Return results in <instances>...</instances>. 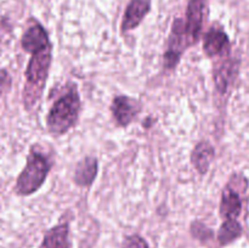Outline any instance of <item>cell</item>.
<instances>
[{
  "instance_id": "1",
  "label": "cell",
  "mask_w": 249,
  "mask_h": 248,
  "mask_svg": "<svg viewBox=\"0 0 249 248\" xmlns=\"http://www.w3.org/2000/svg\"><path fill=\"white\" fill-rule=\"evenodd\" d=\"M53 46L49 45L44 49L33 51L26 71V85L23 89L24 108L31 111L40 101L44 88L48 80L49 71L53 58Z\"/></svg>"
},
{
  "instance_id": "2",
  "label": "cell",
  "mask_w": 249,
  "mask_h": 248,
  "mask_svg": "<svg viewBox=\"0 0 249 248\" xmlns=\"http://www.w3.org/2000/svg\"><path fill=\"white\" fill-rule=\"evenodd\" d=\"M80 112V97L77 88L72 87L55 101L46 117V125L53 135H62L73 128Z\"/></svg>"
},
{
  "instance_id": "3",
  "label": "cell",
  "mask_w": 249,
  "mask_h": 248,
  "mask_svg": "<svg viewBox=\"0 0 249 248\" xmlns=\"http://www.w3.org/2000/svg\"><path fill=\"white\" fill-rule=\"evenodd\" d=\"M50 168L51 163L46 156L39 151H31L23 170L17 177L15 187L17 194L21 196H28L38 191L45 181Z\"/></svg>"
},
{
  "instance_id": "4",
  "label": "cell",
  "mask_w": 249,
  "mask_h": 248,
  "mask_svg": "<svg viewBox=\"0 0 249 248\" xmlns=\"http://www.w3.org/2000/svg\"><path fill=\"white\" fill-rule=\"evenodd\" d=\"M208 14V0H190L184 21L185 34L189 46L194 45L201 38L204 21Z\"/></svg>"
},
{
  "instance_id": "5",
  "label": "cell",
  "mask_w": 249,
  "mask_h": 248,
  "mask_svg": "<svg viewBox=\"0 0 249 248\" xmlns=\"http://www.w3.org/2000/svg\"><path fill=\"white\" fill-rule=\"evenodd\" d=\"M187 48H189V43H187L186 34H185L184 19L177 18L172 24L168 48L164 53L165 70H174Z\"/></svg>"
},
{
  "instance_id": "6",
  "label": "cell",
  "mask_w": 249,
  "mask_h": 248,
  "mask_svg": "<svg viewBox=\"0 0 249 248\" xmlns=\"http://www.w3.org/2000/svg\"><path fill=\"white\" fill-rule=\"evenodd\" d=\"M111 111L113 118L116 119L119 125L128 126L140 112V105L136 100L125 96V95H121V96H116L113 99Z\"/></svg>"
},
{
  "instance_id": "7",
  "label": "cell",
  "mask_w": 249,
  "mask_h": 248,
  "mask_svg": "<svg viewBox=\"0 0 249 248\" xmlns=\"http://www.w3.org/2000/svg\"><path fill=\"white\" fill-rule=\"evenodd\" d=\"M151 10V0H130L122 19V32L135 29Z\"/></svg>"
},
{
  "instance_id": "8",
  "label": "cell",
  "mask_w": 249,
  "mask_h": 248,
  "mask_svg": "<svg viewBox=\"0 0 249 248\" xmlns=\"http://www.w3.org/2000/svg\"><path fill=\"white\" fill-rule=\"evenodd\" d=\"M21 45L24 51L32 53L33 51L51 45V43L45 28L40 23H36L24 32L21 39Z\"/></svg>"
},
{
  "instance_id": "9",
  "label": "cell",
  "mask_w": 249,
  "mask_h": 248,
  "mask_svg": "<svg viewBox=\"0 0 249 248\" xmlns=\"http://www.w3.org/2000/svg\"><path fill=\"white\" fill-rule=\"evenodd\" d=\"M229 46H230L229 36L223 29L213 27L204 36L203 50L209 57L223 55L226 51H229Z\"/></svg>"
},
{
  "instance_id": "10",
  "label": "cell",
  "mask_w": 249,
  "mask_h": 248,
  "mask_svg": "<svg viewBox=\"0 0 249 248\" xmlns=\"http://www.w3.org/2000/svg\"><path fill=\"white\" fill-rule=\"evenodd\" d=\"M40 248H72L70 240V226L63 223L45 233Z\"/></svg>"
},
{
  "instance_id": "11",
  "label": "cell",
  "mask_w": 249,
  "mask_h": 248,
  "mask_svg": "<svg viewBox=\"0 0 249 248\" xmlns=\"http://www.w3.org/2000/svg\"><path fill=\"white\" fill-rule=\"evenodd\" d=\"M97 159L94 157H85L80 160L75 167L74 172V181L78 186L87 187L94 182L95 177L97 175Z\"/></svg>"
},
{
  "instance_id": "12",
  "label": "cell",
  "mask_w": 249,
  "mask_h": 248,
  "mask_svg": "<svg viewBox=\"0 0 249 248\" xmlns=\"http://www.w3.org/2000/svg\"><path fill=\"white\" fill-rule=\"evenodd\" d=\"M241 211H242V201L240 195L231 187H226L221 196L220 215L225 220L236 219L241 214Z\"/></svg>"
},
{
  "instance_id": "13",
  "label": "cell",
  "mask_w": 249,
  "mask_h": 248,
  "mask_svg": "<svg viewBox=\"0 0 249 248\" xmlns=\"http://www.w3.org/2000/svg\"><path fill=\"white\" fill-rule=\"evenodd\" d=\"M214 158V147L208 141H201L194 148L191 155V162L194 167L198 170L199 174H206L208 172L211 163Z\"/></svg>"
},
{
  "instance_id": "14",
  "label": "cell",
  "mask_w": 249,
  "mask_h": 248,
  "mask_svg": "<svg viewBox=\"0 0 249 248\" xmlns=\"http://www.w3.org/2000/svg\"><path fill=\"white\" fill-rule=\"evenodd\" d=\"M235 75V65L232 61H224L223 63L214 70V82L215 87L220 94H225L229 89V85L232 82Z\"/></svg>"
},
{
  "instance_id": "15",
  "label": "cell",
  "mask_w": 249,
  "mask_h": 248,
  "mask_svg": "<svg viewBox=\"0 0 249 248\" xmlns=\"http://www.w3.org/2000/svg\"><path fill=\"white\" fill-rule=\"evenodd\" d=\"M242 233V228L240 223L236 219H229L223 223V225L219 229L218 240L221 246H225L228 243L232 242L236 238H238Z\"/></svg>"
},
{
  "instance_id": "16",
  "label": "cell",
  "mask_w": 249,
  "mask_h": 248,
  "mask_svg": "<svg viewBox=\"0 0 249 248\" xmlns=\"http://www.w3.org/2000/svg\"><path fill=\"white\" fill-rule=\"evenodd\" d=\"M122 248H150L147 242L139 235L126 236L123 241Z\"/></svg>"
},
{
  "instance_id": "17",
  "label": "cell",
  "mask_w": 249,
  "mask_h": 248,
  "mask_svg": "<svg viewBox=\"0 0 249 248\" xmlns=\"http://www.w3.org/2000/svg\"><path fill=\"white\" fill-rule=\"evenodd\" d=\"M191 232L194 233L195 237H198L201 238V240H204L206 237H208V236H206V233L209 236L212 235L209 229H207L203 224L197 223V221H195V223L191 225Z\"/></svg>"
}]
</instances>
